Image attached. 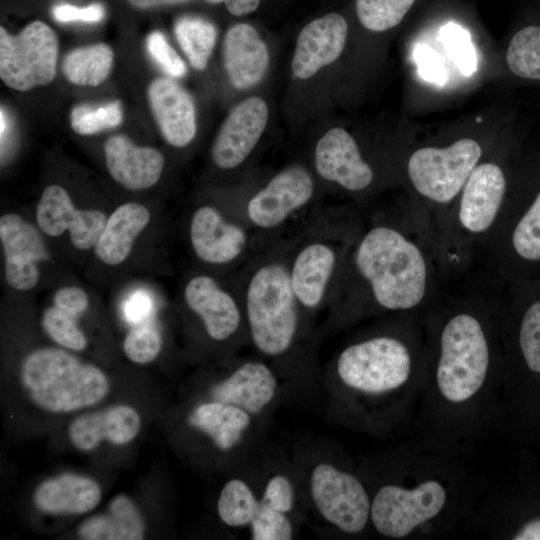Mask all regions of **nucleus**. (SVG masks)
Returning a JSON list of instances; mask_svg holds the SVG:
<instances>
[{
	"label": "nucleus",
	"mask_w": 540,
	"mask_h": 540,
	"mask_svg": "<svg viewBox=\"0 0 540 540\" xmlns=\"http://www.w3.org/2000/svg\"><path fill=\"white\" fill-rule=\"evenodd\" d=\"M188 422L210 436L219 449L229 450L249 427L251 414L237 406L212 400L198 405L190 413Z\"/></svg>",
	"instance_id": "29"
},
{
	"label": "nucleus",
	"mask_w": 540,
	"mask_h": 540,
	"mask_svg": "<svg viewBox=\"0 0 540 540\" xmlns=\"http://www.w3.org/2000/svg\"><path fill=\"white\" fill-rule=\"evenodd\" d=\"M506 62L514 75L540 80V26H526L512 36Z\"/></svg>",
	"instance_id": "33"
},
{
	"label": "nucleus",
	"mask_w": 540,
	"mask_h": 540,
	"mask_svg": "<svg viewBox=\"0 0 540 540\" xmlns=\"http://www.w3.org/2000/svg\"><path fill=\"white\" fill-rule=\"evenodd\" d=\"M277 379L264 363L250 361L212 387L215 401L237 406L251 415L261 412L274 398Z\"/></svg>",
	"instance_id": "25"
},
{
	"label": "nucleus",
	"mask_w": 540,
	"mask_h": 540,
	"mask_svg": "<svg viewBox=\"0 0 540 540\" xmlns=\"http://www.w3.org/2000/svg\"><path fill=\"white\" fill-rule=\"evenodd\" d=\"M114 53L110 46L98 43L76 48L62 61V72L67 80L80 86H97L110 73Z\"/></svg>",
	"instance_id": "30"
},
{
	"label": "nucleus",
	"mask_w": 540,
	"mask_h": 540,
	"mask_svg": "<svg viewBox=\"0 0 540 540\" xmlns=\"http://www.w3.org/2000/svg\"><path fill=\"white\" fill-rule=\"evenodd\" d=\"M174 32L190 65L196 70L204 69L216 42L214 25L200 17L184 16L176 21Z\"/></svg>",
	"instance_id": "31"
},
{
	"label": "nucleus",
	"mask_w": 540,
	"mask_h": 540,
	"mask_svg": "<svg viewBox=\"0 0 540 540\" xmlns=\"http://www.w3.org/2000/svg\"><path fill=\"white\" fill-rule=\"evenodd\" d=\"M53 302L55 307L75 318L86 311L89 299L82 288L67 286L55 292Z\"/></svg>",
	"instance_id": "43"
},
{
	"label": "nucleus",
	"mask_w": 540,
	"mask_h": 540,
	"mask_svg": "<svg viewBox=\"0 0 540 540\" xmlns=\"http://www.w3.org/2000/svg\"><path fill=\"white\" fill-rule=\"evenodd\" d=\"M250 527L254 540H289L293 536V527L287 514L276 511L261 501Z\"/></svg>",
	"instance_id": "38"
},
{
	"label": "nucleus",
	"mask_w": 540,
	"mask_h": 540,
	"mask_svg": "<svg viewBox=\"0 0 540 540\" xmlns=\"http://www.w3.org/2000/svg\"><path fill=\"white\" fill-rule=\"evenodd\" d=\"M58 39L45 23L34 21L17 35L0 27V78L10 88L28 91L56 76Z\"/></svg>",
	"instance_id": "10"
},
{
	"label": "nucleus",
	"mask_w": 540,
	"mask_h": 540,
	"mask_svg": "<svg viewBox=\"0 0 540 540\" xmlns=\"http://www.w3.org/2000/svg\"><path fill=\"white\" fill-rule=\"evenodd\" d=\"M162 340L159 332L149 325H142L131 330L124 339L125 355L134 363L146 364L159 354Z\"/></svg>",
	"instance_id": "37"
},
{
	"label": "nucleus",
	"mask_w": 540,
	"mask_h": 540,
	"mask_svg": "<svg viewBox=\"0 0 540 540\" xmlns=\"http://www.w3.org/2000/svg\"><path fill=\"white\" fill-rule=\"evenodd\" d=\"M20 377L31 400L44 410L71 412L100 402L110 384L105 373L59 348L28 354Z\"/></svg>",
	"instance_id": "5"
},
{
	"label": "nucleus",
	"mask_w": 540,
	"mask_h": 540,
	"mask_svg": "<svg viewBox=\"0 0 540 540\" xmlns=\"http://www.w3.org/2000/svg\"><path fill=\"white\" fill-rule=\"evenodd\" d=\"M104 13V7L100 3L90 4L86 7H77L70 4H57L52 8L54 19L61 23H96L103 19Z\"/></svg>",
	"instance_id": "41"
},
{
	"label": "nucleus",
	"mask_w": 540,
	"mask_h": 540,
	"mask_svg": "<svg viewBox=\"0 0 540 540\" xmlns=\"http://www.w3.org/2000/svg\"><path fill=\"white\" fill-rule=\"evenodd\" d=\"M41 324L46 334L59 345L74 351L87 346V339L75 322V318L53 306L42 315Z\"/></svg>",
	"instance_id": "36"
},
{
	"label": "nucleus",
	"mask_w": 540,
	"mask_h": 540,
	"mask_svg": "<svg viewBox=\"0 0 540 540\" xmlns=\"http://www.w3.org/2000/svg\"><path fill=\"white\" fill-rule=\"evenodd\" d=\"M294 499L292 482L287 476L278 474L268 480L260 501L276 511L287 514L294 506Z\"/></svg>",
	"instance_id": "40"
},
{
	"label": "nucleus",
	"mask_w": 540,
	"mask_h": 540,
	"mask_svg": "<svg viewBox=\"0 0 540 540\" xmlns=\"http://www.w3.org/2000/svg\"><path fill=\"white\" fill-rule=\"evenodd\" d=\"M146 48L151 58L168 76L181 78L186 74V64L161 32L153 31L147 36Z\"/></svg>",
	"instance_id": "39"
},
{
	"label": "nucleus",
	"mask_w": 540,
	"mask_h": 540,
	"mask_svg": "<svg viewBox=\"0 0 540 540\" xmlns=\"http://www.w3.org/2000/svg\"><path fill=\"white\" fill-rule=\"evenodd\" d=\"M107 221L99 210L77 209L67 191L59 185L44 189L36 208L38 228L48 236L69 231L73 246L88 250L95 246Z\"/></svg>",
	"instance_id": "14"
},
{
	"label": "nucleus",
	"mask_w": 540,
	"mask_h": 540,
	"mask_svg": "<svg viewBox=\"0 0 540 540\" xmlns=\"http://www.w3.org/2000/svg\"><path fill=\"white\" fill-rule=\"evenodd\" d=\"M35 506L49 514H82L94 509L101 489L93 479L61 474L43 481L34 492Z\"/></svg>",
	"instance_id": "26"
},
{
	"label": "nucleus",
	"mask_w": 540,
	"mask_h": 540,
	"mask_svg": "<svg viewBox=\"0 0 540 540\" xmlns=\"http://www.w3.org/2000/svg\"><path fill=\"white\" fill-rule=\"evenodd\" d=\"M501 299L450 298L423 313L426 379L414 441L463 458L496 425L502 393Z\"/></svg>",
	"instance_id": "1"
},
{
	"label": "nucleus",
	"mask_w": 540,
	"mask_h": 540,
	"mask_svg": "<svg viewBox=\"0 0 540 540\" xmlns=\"http://www.w3.org/2000/svg\"><path fill=\"white\" fill-rule=\"evenodd\" d=\"M298 305L285 264L269 261L252 273L245 311L251 339L261 353L275 357L289 350L297 333Z\"/></svg>",
	"instance_id": "8"
},
{
	"label": "nucleus",
	"mask_w": 540,
	"mask_h": 540,
	"mask_svg": "<svg viewBox=\"0 0 540 540\" xmlns=\"http://www.w3.org/2000/svg\"><path fill=\"white\" fill-rule=\"evenodd\" d=\"M211 4L224 3L226 9L235 16H243L255 11L260 0H205Z\"/></svg>",
	"instance_id": "46"
},
{
	"label": "nucleus",
	"mask_w": 540,
	"mask_h": 540,
	"mask_svg": "<svg viewBox=\"0 0 540 540\" xmlns=\"http://www.w3.org/2000/svg\"><path fill=\"white\" fill-rule=\"evenodd\" d=\"M268 121V107L260 97H250L229 113L211 148L214 163L222 169L240 165L251 153Z\"/></svg>",
	"instance_id": "15"
},
{
	"label": "nucleus",
	"mask_w": 540,
	"mask_h": 540,
	"mask_svg": "<svg viewBox=\"0 0 540 540\" xmlns=\"http://www.w3.org/2000/svg\"><path fill=\"white\" fill-rule=\"evenodd\" d=\"M504 537L513 540H540V517L518 524L510 529Z\"/></svg>",
	"instance_id": "45"
},
{
	"label": "nucleus",
	"mask_w": 540,
	"mask_h": 540,
	"mask_svg": "<svg viewBox=\"0 0 540 540\" xmlns=\"http://www.w3.org/2000/svg\"><path fill=\"white\" fill-rule=\"evenodd\" d=\"M140 428L141 418L133 407L116 405L76 418L71 423L68 434L78 450L91 451L103 440L124 445L136 437Z\"/></svg>",
	"instance_id": "24"
},
{
	"label": "nucleus",
	"mask_w": 540,
	"mask_h": 540,
	"mask_svg": "<svg viewBox=\"0 0 540 540\" xmlns=\"http://www.w3.org/2000/svg\"><path fill=\"white\" fill-rule=\"evenodd\" d=\"M415 0H356L357 17L364 28L383 32L397 26Z\"/></svg>",
	"instance_id": "34"
},
{
	"label": "nucleus",
	"mask_w": 540,
	"mask_h": 540,
	"mask_svg": "<svg viewBox=\"0 0 540 540\" xmlns=\"http://www.w3.org/2000/svg\"><path fill=\"white\" fill-rule=\"evenodd\" d=\"M104 153L111 177L128 190L152 187L158 182L164 168L163 155L157 149L137 146L124 135L107 139Z\"/></svg>",
	"instance_id": "21"
},
{
	"label": "nucleus",
	"mask_w": 540,
	"mask_h": 540,
	"mask_svg": "<svg viewBox=\"0 0 540 540\" xmlns=\"http://www.w3.org/2000/svg\"><path fill=\"white\" fill-rule=\"evenodd\" d=\"M152 308L150 296L144 291H137L131 294L124 304L125 318L133 323H140L145 320Z\"/></svg>",
	"instance_id": "44"
},
{
	"label": "nucleus",
	"mask_w": 540,
	"mask_h": 540,
	"mask_svg": "<svg viewBox=\"0 0 540 540\" xmlns=\"http://www.w3.org/2000/svg\"><path fill=\"white\" fill-rule=\"evenodd\" d=\"M260 507L251 487L241 479L228 481L221 490L217 512L230 527L250 526Z\"/></svg>",
	"instance_id": "32"
},
{
	"label": "nucleus",
	"mask_w": 540,
	"mask_h": 540,
	"mask_svg": "<svg viewBox=\"0 0 540 540\" xmlns=\"http://www.w3.org/2000/svg\"><path fill=\"white\" fill-rule=\"evenodd\" d=\"M184 299L196 313L208 335L223 341L232 336L241 322L240 309L235 299L210 276L197 275L184 288Z\"/></svg>",
	"instance_id": "22"
},
{
	"label": "nucleus",
	"mask_w": 540,
	"mask_h": 540,
	"mask_svg": "<svg viewBox=\"0 0 540 540\" xmlns=\"http://www.w3.org/2000/svg\"><path fill=\"white\" fill-rule=\"evenodd\" d=\"M40 231L16 213H7L0 218L5 277L15 290L33 289L40 278L38 264L50 259Z\"/></svg>",
	"instance_id": "13"
},
{
	"label": "nucleus",
	"mask_w": 540,
	"mask_h": 540,
	"mask_svg": "<svg viewBox=\"0 0 540 540\" xmlns=\"http://www.w3.org/2000/svg\"><path fill=\"white\" fill-rule=\"evenodd\" d=\"M500 305L502 396L510 403L522 382L540 379V278L506 284Z\"/></svg>",
	"instance_id": "7"
},
{
	"label": "nucleus",
	"mask_w": 540,
	"mask_h": 540,
	"mask_svg": "<svg viewBox=\"0 0 540 540\" xmlns=\"http://www.w3.org/2000/svg\"><path fill=\"white\" fill-rule=\"evenodd\" d=\"M144 523L133 501L125 494L112 499L106 513L85 520L78 535L85 540H140Z\"/></svg>",
	"instance_id": "28"
},
{
	"label": "nucleus",
	"mask_w": 540,
	"mask_h": 540,
	"mask_svg": "<svg viewBox=\"0 0 540 540\" xmlns=\"http://www.w3.org/2000/svg\"><path fill=\"white\" fill-rule=\"evenodd\" d=\"M482 155L476 140L461 138L444 147L419 148L409 156L406 173L431 223L450 207Z\"/></svg>",
	"instance_id": "9"
},
{
	"label": "nucleus",
	"mask_w": 540,
	"mask_h": 540,
	"mask_svg": "<svg viewBox=\"0 0 540 540\" xmlns=\"http://www.w3.org/2000/svg\"><path fill=\"white\" fill-rule=\"evenodd\" d=\"M150 221V212L142 204L128 202L117 207L107 218L94 251L104 264L116 266L123 263L132 250L138 235Z\"/></svg>",
	"instance_id": "27"
},
{
	"label": "nucleus",
	"mask_w": 540,
	"mask_h": 540,
	"mask_svg": "<svg viewBox=\"0 0 540 540\" xmlns=\"http://www.w3.org/2000/svg\"><path fill=\"white\" fill-rule=\"evenodd\" d=\"M310 492L321 516L342 533L358 535L371 524L370 494L354 473L321 463L311 473Z\"/></svg>",
	"instance_id": "11"
},
{
	"label": "nucleus",
	"mask_w": 540,
	"mask_h": 540,
	"mask_svg": "<svg viewBox=\"0 0 540 540\" xmlns=\"http://www.w3.org/2000/svg\"><path fill=\"white\" fill-rule=\"evenodd\" d=\"M348 32L343 16L329 13L309 22L300 32L292 73L297 79H308L322 67L334 62L342 53Z\"/></svg>",
	"instance_id": "17"
},
{
	"label": "nucleus",
	"mask_w": 540,
	"mask_h": 540,
	"mask_svg": "<svg viewBox=\"0 0 540 540\" xmlns=\"http://www.w3.org/2000/svg\"><path fill=\"white\" fill-rule=\"evenodd\" d=\"M423 313L394 314L338 353L335 374L355 425L375 432L413 427L428 365Z\"/></svg>",
	"instance_id": "2"
},
{
	"label": "nucleus",
	"mask_w": 540,
	"mask_h": 540,
	"mask_svg": "<svg viewBox=\"0 0 540 540\" xmlns=\"http://www.w3.org/2000/svg\"><path fill=\"white\" fill-rule=\"evenodd\" d=\"M352 246L354 316L423 313L431 307L444 275L431 219L421 205L374 221Z\"/></svg>",
	"instance_id": "4"
},
{
	"label": "nucleus",
	"mask_w": 540,
	"mask_h": 540,
	"mask_svg": "<svg viewBox=\"0 0 540 540\" xmlns=\"http://www.w3.org/2000/svg\"><path fill=\"white\" fill-rule=\"evenodd\" d=\"M461 459L416 441L401 447L387 476L368 490L374 530L390 539L432 538L472 520L484 485Z\"/></svg>",
	"instance_id": "3"
},
{
	"label": "nucleus",
	"mask_w": 540,
	"mask_h": 540,
	"mask_svg": "<svg viewBox=\"0 0 540 540\" xmlns=\"http://www.w3.org/2000/svg\"><path fill=\"white\" fill-rule=\"evenodd\" d=\"M132 6L147 9L152 7H158L162 5H170L183 3L191 0H127Z\"/></svg>",
	"instance_id": "47"
},
{
	"label": "nucleus",
	"mask_w": 540,
	"mask_h": 540,
	"mask_svg": "<svg viewBox=\"0 0 540 540\" xmlns=\"http://www.w3.org/2000/svg\"><path fill=\"white\" fill-rule=\"evenodd\" d=\"M446 39L450 41L454 57L457 60V65L466 74H470L475 69V54L469 41L462 36V31L458 26H445L443 29Z\"/></svg>",
	"instance_id": "42"
},
{
	"label": "nucleus",
	"mask_w": 540,
	"mask_h": 540,
	"mask_svg": "<svg viewBox=\"0 0 540 540\" xmlns=\"http://www.w3.org/2000/svg\"><path fill=\"white\" fill-rule=\"evenodd\" d=\"M123 119L121 105L112 101L103 105L80 104L70 113L72 129L80 135H92L118 126Z\"/></svg>",
	"instance_id": "35"
},
{
	"label": "nucleus",
	"mask_w": 540,
	"mask_h": 540,
	"mask_svg": "<svg viewBox=\"0 0 540 540\" xmlns=\"http://www.w3.org/2000/svg\"><path fill=\"white\" fill-rule=\"evenodd\" d=\"M481 250L491 270L505 284L540 278V178L510 191Z\"/></svg>",
	"instance_id": "6"
},
{
	"label": "nucleus",
	"mask_w": 540,
	"mask_h": 540,
	"mask_svg": "<svg viewBox=\"0 0 540 540\" xmlns=\"http://www.w3.org/2000/svg\"><path fill=\"white\" fill-rule=\"evenodd\" d=\"M148 102L163 138L174 147H184L196 133L195 106L190 94L170 78L153 80Z\"/></svg>",
	"instance_id": "19"
},
{
	"label": "nucleus",
	"mask_w": 540,
	"mask_h": 540,
	"mask_svg": "<svg viewBox=\"0 0 540 540\" xmlns=\"http://www.w3.org/2000/svg\"><path fill=\"white\" fill-rule=\"evenodd\" d=\"M340 262L341 255L328 242L313 241L297 252L289 274L300 306L315 309L322 303Z\"/></svg>",
	"instance_id": "20"
},
{
	"label": "nucleus",
	"mask_w": 540,
	"mask_h": 540,
	"mask_svg": "<svg viewBox=\"0 0 540 540\" xmlns=\"http://www.w3.org/2000/svg\"><path fill=\"white\" fill-rule=\"evenodd\" d=\"M190 241L196 256L208 264H227L246 249L248 236L238 224L224 219L212 206L197 208L191 218Z\"/></svg>",
	"instance_id": "18"
},
{
	"label": "nucleus",
	"mask_w": 540,
	"mask_h": 540,
	"mask_svg": "<svg viewBox=\"0 0 540 540\" xmlns=\"http://www.w3.org/2000/svg\"><path fill=\"white\" fill-rule=\"evenodd\" d=\"M314 182L300 165H292L274 176L247 203L248 220L257 228L270 230L285 222L312 198Z\"/></svg>",
	"instance_id": "12"
},
{
	"label": "nucleus",
	"mask_w": 540,
	"mask_h": 540,
	"mask_svg": "<svg viewBox=\"0 0 540 540\" xmlns=\"http://www.w3.org/2000/svg\"><path fill=\"white\" fill-rule=\"evenodd\" d=\"M223 62L231 84L240 90L250 89L267 72L268 48L253 26L238 23L225 34Z\"/></svg>",
	"instance_id": "23"
},
{
	"label": "nucleus",
	"mask_w": 540,
	"mask_h": 540,
	"mask_svg": "<svg viewBox=\"0 0 540 540\" xmlns=\"http://www.w3.org/2000/svg\"><path fill=\"white\" fill-rule=\"evenodd\" d=\"M315 167L322 178L350 192L366 190L374 180L373 168L354 138L342 128L330 129L319 139Z\"/></svg>",
	"instance_id": "16"
}]
</instances>
